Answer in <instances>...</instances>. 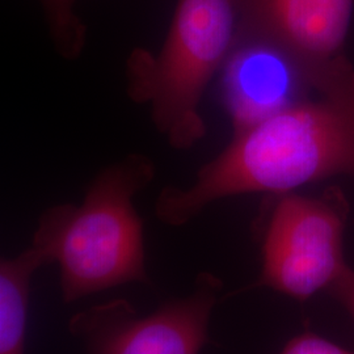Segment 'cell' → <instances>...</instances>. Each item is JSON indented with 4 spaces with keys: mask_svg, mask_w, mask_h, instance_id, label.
Here are the masks:
<instances>
[{
    "mask_svg": "<svg viewBox=\"0 0 354 354\" xmlns=\"http://www.w3.org/2000/svg\"><path fill=\"white\" fill-rule=\"evenodd\" d=\"M302 100L235 133L192 185L165 187L155 214L180 227L222 198L247 193L288 194L319 180L354 177V67Z\"/></svg>",
    "mask_w": 354,
    "mask_h": 354,
    "instance_id": "1",
    "label": "cell"
},
{
    "mask_svg": "<svg viewBox=\"0 0 354 354\" xmlns=\"http://www.w3.org/2000/svg\"><path fill=\"white\" fill-rule=\"evenodd\" d=\"M153 178L151 159L129 153L102 169L80 205H57L39 216L32 247L45 266H59L64 304L127 282L150 283L134 197Z\"/></svg>",
    "mask_w": 354,
    "mask_h": 354,
    "instance_id": "2",
    "label": "cell"
},
{
    "mask_svg": "<svg viewBox=\"0 0 354 354\" xmlns=\"http://www.w3.org/2000/svg\"><path fill=\"white\" fill-rule=\"evenodd\" d=\"M238 32L236 0H178L160 51L138 48L127 58V95L150 108L153 125L172 149L187 151L205 138L200 104Z\"/></svg>",
    "mask_w": 354,
    "mask_h": 354,
    "instance_id": "3",
    "label": "cell"
},
{
    "mask_svg": "<svg viewBox=\"0 0 354 354\" xmlns=\"http://www.w3.org/2000/svg\"><path fill=\"white\" fill-rule=\"evenodd\" d=\"M348 206L342 193L281 196L269 219L257 285L307 301L349 269L344 257Z\"/></svg>",
    "mask_w": 354,
    "mask_h": 354,
    "instance_id": "4",
    "label": "cell"
},
{
    "mask_svg": "<svg viewBox=\"0 0 354 354\" xmlns=\"http://www.w3.org/2000/svg\"><path fill=\"white\" fill-rule=\"evenodd\" d=\"M222 281L201 272L187 297L140 317L127 299L95 304L71 317L68 330L88 354H198L222 291Z\"/></svg>",
    "mask_w": 354,
    "mask_h": 354,
    "instance_id": "5",
    "label": "cell"
},
{
    "mask_svg": "<svg viewBox=\"0 0 354 354\" xmlns=\"http://www.w3.org/2000/svg\"><path fill=\"white\" fill-rule=\"evenodd\" d=\"M239 32L285 51L320 91L352 67L344 46L354 0H236Z\"/></svg>",
    "mask_w": 354,
    "mask_h": 354,
    "instance_id": "6",
    "label": "cell"
},
{
    "mask_svg": "<svg viewBox=\"0 0 354 354\" xmlns=\"http://www.w3.org/2000/svg\"><path fill=\"white\" fill-rule=\"evenodd\" d=\"M222 79L223 100L235 133L302 102L306 88H313L285 51L241 33L223 66Z\"/></svg>",
    "mask_w": 354,
    "mask_h": 354,
    "instance_id": "7",
    "label": "cell"
},
{
    "mask_svg": "<svg viewBox=\"0 0 354 354\" xmlns=\"http://www.w3.org/2000/svg\"><path fill=\"white\" fill-rule=\"evenodd\" d=\"M44 266L32 245L0 261V354H26L30 281Z\"/></svg>",
    "mask_w": 354,
    "mask_h": 354,
    "instance_id": "8",
    "label": "cell"
},
{
    "mask_svg": "<svg viewBox=\"0 0 354 354\" xmlns=\"http://www.w3.org/2000/svg\"><path fill=\"white\" fill-rule=\"evenodd\" d=\"M51 39L66 59H75L86 45L87 26L76 15V0H41Z\"/></svg>",
    "mask_w": 354,
    "mask_h": 354,
    "instance_id": "9",
    "label": "cell"
},
{
    "mask_svg": "<svg viewBox=\"0 0 354 354\" xmlns=\"http://www.w3.org/2000/svg\"><path fill=\"white\" fill-rule=\"evenodd\" d=\"M281 354H354L336 342H329L315 333H304L286 344Z\"/></svg>",
    "mask_w": 354,
    "mask_h": 354,
    "instance_id": "10",
    "label": "cell"
},
{
    "mask_svg": "<svg viewBox=\"0 0 354 354\" xmlns=\"http://www.w3.org/2000/svg\"><path fill=\"white\" fill-rule=\"evenodd\" d=\"M329 291L332 295L342 302L345 310L351 314V317L354 320V270L349 268L344 274L342 279H339Z\"/></svg>",
    "mask_w": 354,
    "mask_h": 354,
    "instance_id": "11",
    "label": "cell"
}]
</instances>
